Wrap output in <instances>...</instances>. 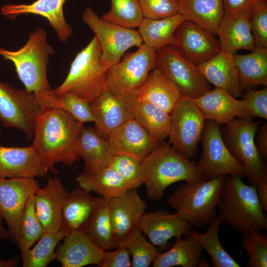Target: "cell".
I'll use <instances>...</instances> for the list:
<instances>
[{"label": "cell", "instance_id": "obj_1", "mask_svg": "<svg viewBox=\"0 0 267 267\" xmlns=\"http://www.w3.org/2000/svg\"><path fill=\"white\" fill-rule=\"evenodd\" d=\"M83 126L65 111L42 108L36 121L32 144L49 169L58 163L70 166L81 159L77 146Z\"/></svg>", "mask_w": 267, "mask_h": 267}, {"label": "cell", "instance_id": "obj_2", "mask_svg": "<svg viewBox=\"0 0 267 267\" xmlns=\"http://www.w3.org/2000/svg\"><path fill=\"white\" fill-rule=\"evenodd\" d=\"M242 178L227 176L217 209L222 222L245 234L267 229V216L260 203L257 187L245 184Z\"/></svg>", "mask_w": 267, "mask_h": 267}, {"label": "cell", "instance_id": "obj_3", "mask_svg": "<svg viewBox=\"0 0 267 267\" xmlns=\"http://www.w3.org/2000/svg\"><path fill=\"white\" fill-rule=\"evenodd\" d=\"M260 123L250 117L236 118L221 129L231 154L243 166L250 184L258 189L260 203L267 212V166L256 146L254 137Z\"/></svg>", "mask_w": 267, "mask_h": 267}, {"label": "cell", "instance_id": "obj_4", "mask_svg": "<svg viewBox=\"0 0 267 267\" xmlns=\"http://www.w3.org/2000/svg\"><path fill=\"white\" fill-rule=\"evenodd\" d=\"M141 164L147 197L155 201H160L167 187L174 183H190L202 178L196 163L179 154L169 143H160Z\"/></svg>", "mask_w": 267, "mask_h": 267}, {"label": "cell", "instance_id": "obj_5", "mask_svg": "<svg viewBox=\"0 0 267 267\" xmlns=\"http://www.w3.org/2000/svg\"><path fill=\"white\" fill-rule=\"evenodd\" d=\"M101 55L100 46L94 36L77 54L63 82L52 90L54 93H70L89 103L108 89L106 76L110 67L102 62Z\"/></svg>", "mask_w": 267, "mask_h": 267}, {"label": "cell", "instance_id": "obj_6", "mask_svg": "<svg viewBox=\"0 0 267 267\" xmlns=\"http://www.w3.org/2000/svg\"><path fill=\"white\" fill-rule=\"evenodd\" d=\"M226 177L182 183L168 198V203L192 226L208 225L217 216V205Z\"/></svg>", "mask_w": 267, "mask_h": 267}, {"label": "cell", "instance_id": "obj_7", "mask_svg": "<svg viewBox=\"0 0 267 267\" xmlns=\"http://www.w3.org/2000/svg\"><path fill=\"white\" fill-rule=\"evenodd\" d=\"M54 53L43 28L31 33L25 44L17 50L0 46V56L13 63L25 89L34 93L52 90L47 78V66L49 56Z\"/></svg>", "mask_w": 267, "mask_h": 267}, {"label": "cell", "instance_id": "obj_8", "mask_svg": "<svg viewBox=\"0 0 267 267\" xmlns=\"http://www.w3.org/2000/svg\"><path fill=\"white\" fill-rule=\"evenodd\" d=\"M169 143L189 160L196 158L206 119L193 98L181 95L170 113Z\"/></svg>", "mask_w": 267, "mask_h": 267}, {"label": "cell", "instance_id": "obj_9", "mask_svg": "<svg viewBox=\"0 0 267 267\" xmlns=\"http://www.w3.org/2000/svg\"><path fill=\"white\" fill-rule=\"evenodd\" d=\"M156 52L143 43L136 51L111 66L106 76L108 89L116 96L137 92L156 67Z\"/></svg>", "mask_w": 267, "mask_h": 267}, {"label": "cell", "instance_id": "obj_10", "mask_svg": "<svg viewBox=\"0 0 267 267\" xmlns=\"http://www.w3.org/2000/svg\"><path fill=\"white\" fill-rule=\"evenodd\" d=\"M220 125L206 120L201 138L202 153L196 166L203 179L218 176H245L243 165L230 153L222 135Z\"/></svg>", "mask_w": 267, "mask_h": 267}, {"label": "cell", "instance_id": "obj_11", "mask_svg": "<svg viewBox=\"0 0 267 267\" xmlns=\"http://www.w3.org/2000/svg\"><path fill=\"white\" fill-rule=\"evenodd\" d=\"M42 109L34 92L0 82V121L4 127L20 130L31 140Z\"/></svg>", "mask_w": 267, "mask_h": 267}, {"label": "cell", "instance_id": "obj_12", "mask_svg": "<svg viewBox=\"0 0 267 267\" xmlns=\"http://www.w3.org/2000/svg\"><path fill=\"white\" fill-rule=\"evenodd\" d=\"M82 19L95 34L100 46L102 61L109 67L119 62L128 49L139 47L143 44L138 31L107 22L90 7L85 9Z\"/></svg>", "mask_w": 267, "mask_h": 267}, {"label": "cell", "instance_id": "obj_13", "mask_svg": "<svg viewBox=\"0 0 267 267\" xmlns=\"http://www.w3.org/2000/svg\"><path fill=\"white\" fill-rule=\"evenodd\" d=\"M156 66L175 83L181 95L195 98L212 89L197 66L184 58L173 45L156 51Z\"/></svg>", "mask_w": 267, "mask_h": 267}, {"label": "cell", "instance_id": "obj_14", "mask_svg": "<svg viewBox=\"0 0 267 267\" xmlns=\"http://www.w3.org/2000/svg\"><path fill=\"white\" fill-rule=\"evenodd\" d=\"M40 187L35 178H0V214L7 223L10 239L17 245L26 204Z\"/></svg>", "mask_w": 267, "mask_h": 267}, {"label": "cell", "instance_id": "obj_15", "mask_svg": "<svg viewBox=\"0 0 267 267\" xmlns=\"http://www.w3.org/2000/svg\"><path fill=\"white\" fill-rule=\"evenodd\" d=\"M138 100L137 92L116 96L107 89L91 101L89 106L99 134L107 140L112 132L134 118Z\"/></svg>", "mask_w": 267, "mask_h": 267}, {"label": "cell", "instance_id": "obj_16", "mask_svg": "<svg viewBox=\"0 0 267 267\" xmlns=\"http://www.w3.org/2000/svg\"><path fill=\"white\" fill-rule=\"evenodd\" d=\"M174 38V46L179 53L197 66L206 62L222 49L213 33L188 20L178 26Z\"/></svg>", "mask_w": 267, "mask_h": 267}, {"label": "cell", "instance_id": "obj_17", "mask_svg": "<svg viewBox=\"0 0 267 267\" xmlns=\"http://www.w3.org/2000/svg\"><path fill=\"white\" fill-rule=\"evenodd\" d=\"M49 170L32 143L22 147L0 145V178H44Z\"/></svg>", "mask_w": 267, "mask_h": 267}, {"label": "cell", "instance_id": "obj_18", "mask_svg": "<svg viewBox=\"0 0 267 267\" xmlns=\"http://www.w3.org/2000/svg\"><path fill=\"white\" fill-rule=\"evenodd\" d=\"M108 204L114 235L119 244L131 231L139 226L146 213L147 204L137 188H131L108 199Z\"/></svg>", "mask_w": 267, "mask_h": 267}, {"label": "cell", "instance_id": "obj_19", "mask_svg": "<svg viewBox=\"0 0 267 267\" xmlns=\"http://www.w3.org/2000/svg\"><path fill=\"white\" fill-rule=\"evenodd\" d=\"M107 141L112 155H127L141 162L160 143L134 118L112 132Z\"/></svg>", "mask_w": 267, "mask_h": 267}, {"label": "cell", "instance_id": "obj_20", "mask_svg": "<svg viewBox=\"0 0 267 267\" xmlns=\"http://www.w3.org/2000/svg\"><path fill=\"white\" fill-rule=\"evenodd\" d=\"M55 250L56 260L62 267L100 266L104 251L85 230L73 231L63 238Z\"/></svg>", "mask_w": 267, "mask_h": 267}, {"label": "cell", "instance_id": "obj_21", "mask_svg": "<svg viewBox=\"0 0 267 267\" xmlns=\"http://www.w3.org/2000/svg\"><path fill=\"white\" fill-rule=\"evenodd\" d=\"M68 192L58 178L50 177L46 184L35 193V212L44 232L60 230L62 207Z\"/></svg>", "mask_w": 267, "mask_h": 267}, {"label": "cell", "instance_id": "obj_22", "mask_svg": "<svg viewBox=\"0 0 267 267\" xmlns=\"http://www.w3.org/2000/svg\"><path fill=\"white\" fill-rule=\"evenodd\" d=\"M192 226L176 212L170 214L160 209L145 213L139 227L150 242L156 246L165 247L173 237H180L188 234Z\"/></svg>", "mask_w": 267, "mask_h": 267}, {"label": "cell", "instance_id": "obj_23", "mask_svg": "<svg viewBox=\"0 0 267 267\" xmlns=\"http://www.w3.org/2000/svg\"><path fill=\"white\" fill-rule=\"evenodd\" d=\"M250 15L249 10L224 12L216 32L222 50L233 55L239 50L252 51L255 48L250 30Z\"/></svg>", "mask_w": 267, "mask_h": 267}, {"label": "cell", "instance_id": "obj_24", "mask_svg": "<svg viewBox=\"0 0 267 267\" xmlns=\"http://www.w3.org/2000/svg\"><path fill=\"white\" fill-rule=\"evenodd\" d=\"M193 100L206 120L220 125L237 117L251 118L242 99H238L221 89H211Z\"/></svg>", "mask_w": 267, "mask_h": 267}, {"label": "cell", "instance_id": "obj_25", "mask_svg": "<svg viewBox=\"0 0 267 267\" xmlns=\"http://www.w3.org/2000/svg\"><path fill=\"white\" fill-rule=\"evenodd\" d=\"M66 0H37L30 4H7L1 6L0 11L2 15L12 19L21 14L42 16L47 19L59 40L66 42L73 31L63 15V6Z\"/></svg>", "mask_w": 267, "mask_h": 267}, {"label": "cell", "instance_id": "obj_26", "mask_svg": "<svg viewBox=\"0 0 267 267\" xmlns=\"http://www.w3.org/2000/svg\"><path fill=\"white\" fill-rule=\"evenodd\" d=\"M197 67L210 84L215 88L227 92L235 98L243 93L233 55L221 49L214 57Z\"/></svg>", "mask_w": 267, "mask_h": 267}, {"label": "cell", "instance_id": "obj_27", "mask_svg": "<svg viewBox=\"0 0 267 267\" xmlns=\"http://www.w3.org/2000/svg\"><path fill=\"white\" fill-rule=\"evenodd\" d=\"M99 198L80 186L68 192L62 207L60 229L65 236L73 231L85 230Z\"/></svg>", "mask_w": 267, "mask_h": 267}, {"label": "cell", "instance_id": "obj_28", "mask_svg": "<svg viewBox=\"0 0 267 267\" xmlns=\"http://www.w3.org/2000/svg\"><path fill=\"white\" fill-rule=\"evenodd\" d=\"M137 95L139 100L152 103L170 114L181 94L175 83L156 67L149 72Z\"/></svg>", "mask_w": 267, "mask_h": 267}, {"label": "cell", "instance_id": "obj_29", "mask_svg": "<svg viewBox=\"0 0 267 267\" xmlns=\"http://www.w3.org/2000/svg\"><path fill=\"white\" fill-rule=\"evenodd\" d=\"M75 179L81 187L107 199L120 196L131 189L109 166L102 167L90 173L83 172Z\"/></svg>", "mask_w": 267, "mask_h": 267}, {"label": "cell", "instance_id": "obj_30", "mask_svg": "<svg viewBox=\"0 0 267 267\" xmlns=\"http://www.w3.org/2000/svg\"><path fill=\"white\" fill-rule=\"evenodd\" d=\"M77 153L84 160V173H90L108 166L112 156L108 141L95 128L84 126L80 131Z\"/></svg>", "mask_w": 267, "mask_h": 267}, {"label": "cell", "instance_id": "obj_31", "mask_svg": "<svg viewBox=\"0 0 267 267\" xmlns=\"http://www.w3.org/2000/svg\"><path fill=\"white\" fill-rule=\"evenodd\" d=\"M243 90L267 86V48L255 47L247 54H233Z\"/></svg>", "mask_w": 267, "mask_h": 267}, {"label": "cell", "instance_id": "obj_32", "mask_svg": "<svg viewBox=\"0 0 267 267\" xmlns=\"http://www.w3.org/2000/svg\"><path fill=\"white\" fill-rule=\"evenodd\" d=\"M178 14L216 33L224 13L222 0H177Z\"/></svg>", "mask_w": 267, "mask_h": 267}, {"label": "cell", "instance_id": "obj_33", "mask_svg": "<svg viewBox=\"0 0 267 267\" xmlns=\"http://www.w3.org/2000/svg\"><path fill=\"white\" fill-rule=\"evenodd\" d=\"M204 249L189 233L183 239L176 238L175 243L167 251L158 253L153 262V267H197Z\"/></svg>", "mask_w": 267, "mask_h": 267}, {"label": "cell", "instance_id": "obj_34", "mask_svg": "<svg viewBox=\"0 0 267 267\" xmlns=\"http://www.w3.org/2000/svg\"><path fill=\"white\" fill-rule=\"evenodd\" d=\"M185 20L180 14L158 20L144 18L137 31L143 43L157 51L167 45H174L175 30Z\"/></svg>", "mask_w": 267, "mask_h": 267}, {"label": "cell", "instance_id": "obj_35", "mask_svg": "<svg viewBox=\"0 0 267 267\" xmlns=\"http://www.w3.org/2000/svg\"><path fill=\"white\" fill-rule=\"evenodd\" d=\"M134 119L158 142H162L168 137L171 115L161 108L138 99L134 109Z\"/></svg>", "mask_w": 267, "mask_h": 267}, {"label": "cell", "instance_id": "obj_36", "mask_svg": "<svg viewBox=\"0 0 267 267\" xmlns=\"http://www.w3.org/2000/svg\"><path fill=\"white\" fill-rule=\"evenodd\" d=\"M85 231L104 251L114 250L118 247V242L115 239L113 231L108 199L100 197Z\"/></svg>", "mask_w": 267, "mask_h": 267}, {"label": "cell", "instance_id": "obj_37", "mask_svg": "<svg viewBox=\"0 0 267 267\" xmlns=\"http://www.w3.org/2000/svg\"><path fill=\"white\" fill-rule=\"evenodd\" d=\"M37 100L42 108H55L65 111L81 123L94 122L89 103L79 97L65 93L56 95L52 89L35 92Z\"/></svg>", "mask_w": 267, "mask_h": 267}, {"label": "cell", "instance_id": "obj_38", "mask_svg": "<svg viewBox=\"0 0 267 267\" xmlns=\"http://www.w3.org/2000/svg\"><path fill=\"white\" fill-rule=\"evenodd\" d=\"M222 222L218 215L208 225L205 233H201L191 229L188 233L199 243L210 256L214 267H240L239 264L225 251L221 243L219 231Z\"/></svg>", "mask_w": 267, "mask_h": 267}, {"label": "cell", "instance_id": "obj_39", "mask_svg": "<svg viewBox=\"0 0 267 267\" xmlns=\"http://www.w3.org/2000/svg\"><path fill=\"white\" fill-rule=\"evenodd\" d=\"M65 236L61 230L53 233L44 232L36 245L21 257L23 267H47L56 260L55 249Z\"/></svg>", "mask_w": 267, "mask_h": 267}, {"label": "cell", "instance_id": "obj_40", "mask_svg": "<svg viewBox=\"0 0 267 267\" xmlns=\"http://www.w3.org/2000/svg\"><path fill=\"white\" fill-rule=\"evenodd\" d=\"M142 233L138 226L119 243V245L124 246L129 251L133 267H149L160 253L156 246L148 241Z\"/></svg>", "mask_w": 267, "mask_h": 267}, {"label": "cell", "instance_id": "obj_41", "mask_svg": "<svg viewBox=\"0 0 267 267\" xmlns=\"http://www.w3.org/2000/svg\"><path fill=\"white\" fill-rule=\"evenodd\" d=\"M111 8L101 18L127 28H138L144 17L138 0H110Z\"/></svg>", "mask_w": 267, "mask_h": 267}, {"label": "cell", "instance_id": "obj_42", "mask_svg": "<svg viewBox=\"0 0 267 267\" xmlns=\"http://www.w3.org/2000/svg\"><path fill=\"white\" fill-rule=\"evenodd\" d=\"M34 194L27 201L20 223V237L17 245L22 257L44 233L43 226L38 219L35 209Z\"/></svg>", "mask_w": 267, "mask_h": 267}, {"label": "cell", "instance_id": "obj_43", "mask_svg": "<svg viewBox=\"0 0 267 267\" xmlns=\"http://www.w3.org/2000/svg\"><path fill=\"white\" fill-rule=\"evenodd\" d=\"M242 246L248 256L246 266L267 267V235L259 230H252L242 234Z\"/></svg>", "mask_w": 267, "mask_h": 267}, {"label": "cell", "instance_id": "obj_44", "mask_svg": "<svg viewBox=\"0 0 267 267\" xmlns=\"http://www.w3.org/2000/svg\"><path fill=\"white\" fill-rule=\"evenodd\" d=\"M108 166L116 171L131 188H137L143 183L141 161L127 155H113Z\"/></svg>", "mask_w": 267, "mask_h": 267}, {"label": "cell", "instance_id": "obj_45", "mask_svg": "<svg viewBox=\"0 0 267 267\" xmlns=\"http://www.w3.org/2000/svg\"><path fill=\"white\" fill-rule=\"evenodd\" d=\"M143 17L158 20L178 14L177 0H138Z\"/></svg>", "mask_w": 267, "mask_h": 267}, {"label": "cell", "instance_id": "obj_46", "mask_svg": "<svg viewBox=\"0 0 267 267\" xmlns=\"http://www.w3.org/2000/svg\"><path fill=\"white\" fill-rule=\"evenodd\" d=\"M250 26L255 46L267 48V1L251 10Z\"/></svg>", "mask_w": 267, "mask_h": 267}, {"label": "cell", "instance_id": "obj_47", "mask_svg": "<svg viewBox=\"0 0 267 267\" xmlns=\"http://www.w3.org/2000/svg\"><path fill=\"white\" fill-rule=\"evenodd\" d=\"M242 97L250 117L267 119V87L259 90L245 89Z\"/></svg>", "mask_w": 267, "mask_h": 267}, {"label": "cell", "instance_id": "obj_48", "mask_svg": "<svg viewBox=\"0 0 267 267\" xmlns=\"http://www.w3.org/2000/svg\"><path fill=\"white\" fill-rule=\"evenodd\" d=\"M131 254L128 249L123 245H119L113 251H104L101 267H132Z\"/></svg>", "mask_w": 267, "mask_h": 267}, {"label": "cell", "instance_id": "obj_49", "mask_svg": "<svg viewBox=\"0 0 267 267\" xmlns=\"http://www.w3.org/2000/svg\"><path fill=\"white\" fill-rule=\"evenodd\" d=\"M224 12H234L251 10L257 4L267 0H222Z\"/></svg>", "mask_w": 267, "mask_h": 267}, {"label": "cell", "instance_id": "obj_50", "mask_svg": "<svg viewBox=\"0 0 267 267\" xmlns=\"http://www.w3.org/2000/svg\"><path fill=\"white\" fill-rule=\"evenodd\" d=\"M254 141L257 148L263 159L267 160V123L259 126L255 135Z\"/></svg>", "mask_w": 267, "mask_h": 267}, {"label": "cell", "instance_id": "obj_51", "mask_svg": "<svg viewBox=\"0 0 267 267\" xmlns=\"http://www.w3.org/2000/svg\"><path fill=\"white\" fill-rule=\"evenodd\" d=\"M18 256H16L7 259L0 260V267H16L20 263Z\"/></svg>", "mask_w": 267, "mask_h": 267}, {"label": "cell", "instance_id": "obj_52", "mask_svg": "<svg viewBox=\"0 0 267 267\" xmlns=\"http://www.w3.org/2000/svg\"><path fill=\"white\" fill-rule=\"evenodd\" d=\"M2 220L3 219L0 214V242L10 239L8 229L4 227Z\"/></svg>", "mask_w": 267, "mask_h": 267}, {"label": "cell", "instance_id": "obj_53", "mask_svg": "<svg viewBox=\"0 0 267 267\" xmlns=\"http://www.w3.org/2000/svg\"><path fill=\"white\" fill-rule=\"evenodd\" d=\"M209 266H210L209 264L208 263V262L206 260L200 258L198 264V267H207Z\"/></svg>", "mask_w": 267, "mask_h": 267}, {"label": "cell", "instance_id": "obj_54", "mask_svg": "<svg viewBox=\"0 0 267 267\" xmlns=\"http://www.w3.org/2000/svg\"><path fill=\"white\" fill-rule=\"evenodd\" d=\"M1 132H0V136H1Z\"/></svg>", "mask_w": 267, "mask_h": 267}]
</instances>
